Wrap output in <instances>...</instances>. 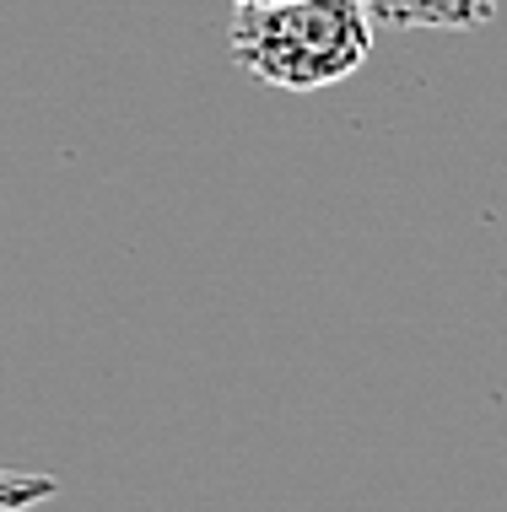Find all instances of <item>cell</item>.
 Listing matches in <instances>:
<instances>
[{
  "label": "cell",
  "instance_id": "1",
  "mask_svg": "<svg viewBox=\"0 0 507 512\" xmlns=\"http://www.w3.org/2000/svg\"><path fill=\"white\" fill-rule=\"evenodd\" d=\"M373 17L362 0H281L238 6L227 49L254 81L281 92H324L351 81L373 54Z\"/></svg>",
  "mask_w": 507,
  "mask_h": 512
},
{
  "label": "cell",
  "instance_id": "2",
  "mask_svg": "<svg viewBox=\"0 0 507 512\" xmlns=\"http://www.w3.org/2000/svg\"><path fill=\"white\" fill-rule=\"evenodd\" d=\"M367 17L405 33H475L497 17L502 0H362Z\"/></svg>",
  "mask_w": 507,
  "mask_h": 512
},
{
  "label": "cell",
  "instance_id": "3",
  "mask_svg": "<svg viewBox=\"0 0 507 512\" xmlns=\"http://www.w3.org/2000/svg\"><path fill=\"white\" fill-rule=\"evenodd\" d=\"M232 6H281V0H232Z\"/></svg>",
  "mask_w": 507,
  "mask_h": 512
}]
</instances>
